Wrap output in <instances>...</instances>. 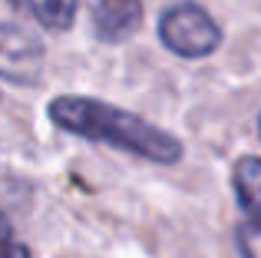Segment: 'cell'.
Returning a JSON list of instances; mask_svg holds the SVG:
<instances>
[{
	"instance_id": "1",
	"label": "cell",
	"mask_w": 261,
	"mask_h": 258,
	"mask_svg": "<svg viewBox=\"0 0 261 258\" xmlns=\"http://www.w3.org/2000/svg\"><path fill=\"white\" fill-rule=\"evenodd\" d=\"M46 116L66 133L83 136V139H93V142H106V146L129 152V156H139V159L162 162V166H172V162L182 159V142L172 133L146 123L136 113H126L113 103H102V99L57 96L46 106Z\"/></svg>"
},
{
	"instance_id": "2",
	"label": "cell",
	"mask_w": 261,
	"mask_h": 258,
	"mask_svg": "<svg viewBox=\"0 0 261 258\" xmlns=\"http://www.w3.org/2000/svg\"><path fill=\"white\" fill-rule=\"evenodd\" d=\"M159 40L166 50L185 60H202L222 46V27L205 7L182 0L159 17Z\"/></svg>"
},
{
	"instance_id": "3",
	"label": "cell",
	"mask_w": 261,
	"mask_h": 258,
	"mask_svg": "<svg viewBox=\"0 0 261 258\" xmlns=\"http://www.w3.org/2000/svg\"><path fill=\"white\" fill-rule=\"evenodd\" d=\"M43 73V43L17 23H0V76L33 86Z\"/></svg>"
},
{
	"instance_id": "4",
	"label": "cell",
	"mask_w": 261,
	"mask_h": 258,
	"mask_svg": "<svg viewBox=\"0 0 261 258\" xmlns=\"http://www.w3.org/2000/svg\"><path fill=\"white\" fill-rule=\"evenodd\" d=\"M89 17L102 43H122L142 27V0H93Z\"/></svg>"
},
{
	"instance_id": "5",
	"label": "cell",
	"mask_w": 261,
	"mask_h": 258,
	"mask_svg": "<svg viewBox=\"0 0 261 258\" xmlns=\"http://www.w3.org/2000/svg\"><path fill=\"white\" fill-rule=\"evenodd\" d=\"M231 186H235L238 205L261 222V159L258 156H242L231 169Z\"/></svg>"
},
{
	"instance_id": "6",
	"label": "cell",
	"mask_w": 261,
	"mask_h": 258,
	"mask_svg": "<svg viewBox=\"0 0 261 258\" xmlns=\"http://www.w3.org/2000/svg\"><path fill=\"white\" fill-rule=\"evenodd\" d=\"M10 7L30 13V17L37 20L40 27H46V30L63 33V30H70L73 20H76L80 0H10Z\"/></svg>"
},
{
	"instance_id": "7",
	"label": "cell",
	"mask_w": 261,
	"mask_h": 258,
	"mask_svg": "<svg viewBox=\"0 0 261 258\" xmlns=\"http://www.w3.org/2000/svg\"><path fill=\"white\" fill-rule=\"evenodd\" d=\"M235 242L242 258H261V222H242L235 228Z\"/></svg>"
},
{
	"instance_id": "8",
	"label": "cell",
	"mask_w": 261,
	"mask_h": 258,
	"mask_svg": "<svg viewBox=\"0 0 261 258\" xmlns=\"http://www.w3.org/2000/svg\"><path fill=\"white\" fill-rule=\"evenodd\" d=\"M0 258H30V248L23 242H17L13 225L4 212H0Z\"/></svg>"
},
{
	"instance_id": "9",
	"label": "cell",
	"mask_w": 261,
	"mask_h": 258,
	"mask_svg": "<svg viewBox=\"0 0 261 258\" xmlns=\"http://www.w3.org/2000/svg\"><path fill=\"white\" fill-rule=\"evenodd\" d=\"M258 133H261V119H258Z\"/></svg>"
}]
</instances>
